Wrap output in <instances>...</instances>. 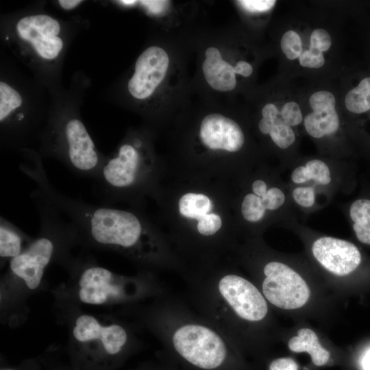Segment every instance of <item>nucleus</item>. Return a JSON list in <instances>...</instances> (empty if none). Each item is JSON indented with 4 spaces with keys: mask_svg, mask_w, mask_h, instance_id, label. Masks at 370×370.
I'll use <instances>...</instances> for the list:
<instances>
[{
    "mask_svg": "<svg viewBox=\"0 0 370 370\" xmlns=\"http://www.w3.org/2000/svg\"><path fill=\"white\" fill-rule=\"evenodd\" d=\"M16 27L18 36L30 43L36 53L45 60L55 59L63 48V41L58 36L60 25L49 15L25 16L18 21Z\"/></svg>",
    "mask_w": 370,
    "mask_h": 370,
    "instance_id": "nucleus-6",
    "label": "nucleus"
},
{
    "mask_svg": "<svg viewBox=\"0 0 370 370\" xmlns=\"http://www.w3.org/2000/svg\"><path fill=\"white\" fill-rule=\"evenodd\" d=\"M262 201L266 209L275 210L283 205L285 196L280 188L273 187L267 190L265 195L262 197Z\"/></svg>",
    "mask_w": 370,
    "mask_h": 370,
    "instance_id": "nucleus-29",
    "label": "nucleus"
},
{
    "mask_svg": "<svg viewBox=\"0 0 370 370\" xmlns=\"http://www.w3.org/2000/svg\"><path fill=\"white\" fill-rule=\"evenodd\" d=\"M269 134L273 142L281 149L289 147L295 140L291 127L279 117L273 121Z\"/></svg>",
    "mask_w": 370,
    "mask_h": 370,
    "instance_id": "nucleus-21",
    "label": "nucleus"
},
{
    "mask_svg": "<svg viewBox=\"0 0 370 370\" xmlns=\"http://www.w3.org/2000/svg\"><path fill=\"white\" fill-rule=\"evenodd\" d=\"M172 341L181 357L201 369H215L226 358L227 348L221 337L203 325L188 323L182 325L175 331Z\"/></svg>",
    "mask_w": 370,
    "mask_h": 370,
    "instance_id": "nucleus-3",
    "label": "nucleus"
},
{
    "mask_svg": "<svg viewBox=\"0 0 370 370\" xmlns=\"http://www.w3.org/2000/svg\"><path fill=\"white\" fill-rule=\"evenodd\" d=\"M252 190L254 195L262 198L267 191V184L262 180H257L252 184Z\"/></svg>",
    "mask_w": 370,
    "mask_h": 370,
    "instance_id": "nucleus-37",
    "label": "nucleus"
},
{
    "mask_svg": "<svg viewBox=\"0 0 370 370\" xmlns=\"http://www.w3.org/2000/svg\"><path fill=\"white\" fill-rule=\"evenodd\" d=\"M306 132L311 136L320 138L335 133L339 127V119L335 110L327 112H313L304 119Z\"/></svg>",
    "mask_w": 370,
    "mask_h": 370,
    "instance_id": "nucleus-14",
    "label": "nucleus"
},
{
    "mask_svg": "<svg viewBox=\"0 0 370 370\" xmlns=\"http://www.w3.org/2000/svg\"><path fill=\"white\" fill-rule=\"evenodd\" d=\"M100 339L108 354H116L126 343L127 333L121 326L113 324L103 327Z\"/></svg>",
    "mask_w": 370,
    "mask_h": 370,
    "instance_id": "nucleus-20",
    "label": "nucleus"
},
{
    "mask_svg": "<svg viewBox=\"0 0 370 370\" xmlns=\"http://www.w3.org/2000/svg\"><path fill=\"white\" fill-rule=\"evenodd\" d=\"M236 73L244 77H249L253 72L251 65L246 61H239L235 65Z\"/></svg>",
    "mask_w": 370,
    "mask_h": 370,
    "instance_id": "nucleus-36",
    "label": "nucleus"
},
{
    "mask_svg": "<svg viewBox=\"0 0 370 370\" xmlns=\"http://www.w3.org/2000/svg\"><path fill=\"white\" fill-rule=\"evenodd\" d=\"M22 104L19 92L5 82H0V121L5 125Z\"/></svg>",
    "mask_w": 370,
    "mask_h": 370,
    "instance_id": "nucleus-18",
    "label": "nucleus"
},
{
    "mask_svg": "<svg viewBox=\"0 0 370 370\" xmlns=\"http://www.w3.org/2000/svg\"><path fill=\"white\" fill-rule=\"evenodd\" d=\"M142 145L143 142L135 138L132 143L122 144L115 155L105 158L95 179L102 204L108 205L121 193L131 190L141 182L145 170L147 171L139 150Z\"/></svg>",
    "mask_w": 370,
    "mask_h": 370,
    "instance_id": "nucleus-2",
    "label": "nucleus"
},
{
    "mask_svg": "<svg viewBox=\"0 0 370 370\" xmlns=\"http://www.w3.org/2000/svg\"><path fill=\"white\" fill-rule=\"evenodd\" d=\"M205 56L202 71L206 82L216 90H232L236 85L235 67L225 61L214 47H208Z\"/></svg>",
    "mask_w": 370,
    "mask_h": 370,
    "instance_id": "nucleus-11",
    "label": "nucleus"
},
{
    "mask_svg": "<svg viewBox=\"0 0 370 370\" xmlns=\"http://www.w3.org/2000/svg\"><path fill=\"white\" fill-rule=\"evenodd\" d=\"M291 180L295 184H301L311 179L306 167L301 166L293 170L291 174Z\"/></svg>",
    "mask_w": 370,
    "mask_h": 370,
    "instance_id": "nucleus-34",
    "label": "nucleus"
},
{
    "mask_svg": "<svg viewBox=\"0 0 370 370\" xmlns=\"http://www.w3.org/2000/svg\"><path fill=\"white\" fill-rule=\"evenodd\" d=\"M312 252L322 267L338 276L351 273L361 262L360 252L354 244L330 236L314 241Z\"/></svg>",
    "mask_w": 370,
    "mask_h": 370,
    "instance_id": "nucleus-8",
    "label": "nucleus"
},
{
    "mask_svg": "<svg viewBox=\"0 0 370 370\" xmlns=\"http://www.w3.org/2000/svg\"><path fill=\"white\" fill-rule=\"evenodd\" d=\"M199 137L208 148L230 152L239 151L245 142L244 134L238 124L219 113L209 114L203 119Z\"/></svg>",
    "mask_w": 370,
    "mask_h": 370,
    "instance_id": "nucleus-9",
    "label": "nucleus"
},
{
    "mask_svg": "<svg viewBox=\"0 0 370 370\" xmlns=\"http://www.w3.org/2000/svg\"><path fill=\"white\" fill-rule=\"evenodd\" d=\"M297 336L290 338L288 343L289 349L293 352H307L316 366H323L330 360V352L319 343L316 333L310 328H301Z\"/></svg>",
    "mask_w": 370,
    "mask_h": 370,
    "instance_id": "nucleus-12",
    "label": "nucleus"
},
{
    "mask_svg": "<svg viewBox=\"0 0 370 370\" xmlns=\"http://www.w3.org/2000/svg\"><path fill=\"white\" fill-rule=\"evenodd\" d=\"M245 10L251 12H263L271 10L275 4V1L245 0L237 1Z\"/></svg>",
    "mask_w": 370,
    "mask_h": 370,
    "instance_id": "nucleus-32",
    "label": "nucleus"
},
{
    "mask_svg": "<svg viewBox=\"0 0 370 370\" xmlns=\"http://www.w3.org/2000/svg\"><path fill=\"white\" fill-rule=\"evenodd\" d=\"M349 216L354 222L353 230L358 241L370 245V199L354 201L349 208Z\"/></svg>",
    "mask_w": 370,
    "mask_h": 370,
    "instance_id": "nucleus-15",
    "label": "nucleus"
},
{
    "mask_svg": "<svg viewBox=\"0 0 370 370\" xmlns=\"http://www.w3.org/2000/svg\"><path fill=\"white\" fill-rule=\"evenodd\" d=\"M362 365L364 370H370V349L365 354L362 358Z\"/></svg>",
    "mask_w": 370,
    "mask_h": 370,
    "instance_id": "nucleus-40",
    "label": "nucleus"
},
{
    "mask_svg": "<svg viewBox=\"0 0 370 370\" xmlns=\"http://www.w3.org/2000/svg\"><path fill=\"white\" fill-rule=\"evenodd\" d=\"M212 209L210 199L204 194L188 193L179 200V210L181 214L188 219L197 221Z\"/></svg>",
    "mask_w": 370,
    "mask_h": 370,
    "instance_id": "nucleus-16",
    "label": "nucleus"
},
{
    "mask_svg": "<svg viewBox=\"0 0 370 370\" xmlns=\"http://www.w3.org/2000/svg\"><path fill=\"white\" fill-rule=\"evenodd\" d=\"M83 1L81 0H59L58 3L64 10H71L79 5Z\"/></svg>",
    "mask_w": 370,
    "mask_h": 370,
    "instance_id": "nucleus-39",
    "label": "nucleus"
},
{
    "mask_svg": "<svg viewBox=\"0 0 370 370\" xmlns=\"http://www.w3.org/2000/svg\"><path fill=\"white\" fill-rule=\"evenodd\" d=\"M345 103L353 113H362L370 110V77L360 81L359 84L346 95Z\"/></svg>",
    "mask_w": 370,
    "mask_h": 370,
    "instance_id": "nucleus-17",
    "label": "nucleus"
},
{
    "mask_svg": "<svg viewBox=\"0 0 370 370\" xmlns=\"http://www.w3.org/2000/svg\"><path fill=\"white\" fill-rule=\"evenodd\" d=\"M331 44L330 36L325 29H316L311 34L310 49L322 53L328 50Z\"/></svg>",
    "mask_w": 370,
    "mask_h": 370,
    "instance_id": "nucleus-28",
    "label": "nucleus"
},
{
    "mask_svg": "<svg viewBox=\"0 0 370 370\" xmlns=\"http://www.w3.org/2000/svg\"><path fill=\"white\" fill-rule=\"evenodd\" d=\"M262 198L252 193L247 194L241 205V213L243 218L250 222H256L262 219L265 214Z\"/></svg>",
    "mask_w": 370,
    "mask_h": 370,
    "instance_id": "nucleus-22",
    "label": "nucleus"
},
{
    "mask_svg": "<svg viewBox=\"0 0 370 370\" xmlns=\"http://www.w3.org/2000/svg\"><path fill=\"white\" fill-rule=\"evenodd\" d=\"M280 115L282 119L291 127L299 125L302 121L299 106L294 101L285 103L282 108Z\"/></svg>",
    "mask_w": 370,
    "mask_h": 370,
    "instance_id": "nucleus-27",
    "label": "nucleus"
},
{
    "mask_svg": "<svg viewBox=\"0 0 370 370\" xmlns=\"http://www.w3.org/2000/svg\"><path fill=\"white\" fill-rule=\"evenodd\" d=\"M269 370H298V366L291 358H280L271 362Z\"/></svg>",
    "mask_w": 370,
    "mask_h": 370,
    "instance_id": "nucleus-33",
    "label": "nucleus"
},
{
    "mask_svg": "<svg viewBox=\"0 0 370 370\" xmlns=\"http://www.w3.org/2000/svg\"><path fill=\"white\" fill-rule=\"evenodd\" d=\"M113 283V274L107 269L97 266L88 267L79 281V297L86 304H103L121 293L119 287Z\"/></svg>",
    "mask_w": 370,
    "mask_h": 370,
    "instance_id": "nucleus-10",
    "label": "nucleus"
},
{
    "mask_svg": "<svg viewBox=\"0 0 370 370\" xmlns=\"http://www.w3.org/2000/svg\"><path fill=\"white\" fill-rule=\"evenodd\" d=\"M218 288L222 297L241 319L256 322L266 317L268 306L264 297L244 278L226 275L219 280Z\"/></svg>",
    "mask_w": 370,
    "mask_h": 370,
    "instance_id": "nucleus-5",
    "label": "nucleus"
},
{
    "mask_svg": "<svg viewBox=\"0 0 370 370\" xmlns=\"http://www.w3.org/2000/svg\"><path fill=\"white\" fill-rule=\"evenodd\" d=\"M169 58L158 46L147 48L138 58L134 72L127 84L128 91L136 99L151 97L166 76Z\"/></svg>",
    "mask_w": 370,
    "mask_h": 370,
    "instance_id": "nucleus-7",
    "label": "nucleus"
},
{
    "mask_svg": "<svg viewBox=\"0 0 370 370\" xmlns=\"http://www.w3.org/2000/svg\"><path fill=\"white\" fill-rule=\"evenodd\" d=\"M292 195L294 201L302 207L309 208L314 203V190L312 187H297L293 190Z\"/></svg>",
    "mask_w": 370,
    "mask_h": 370,
    "instance_id": "nucleus-31",
    "label": "nucleus"
},
{
    "mask_svg": "<svg viewBox=\"0 0 370 370\" xmlns=\"http://www.w3.org/2000/svg\"><path fill=\"white\" fill-rule=\"evenodd\" d=\"M44 153L61 161L73 173L95 179L105 160L82 121L71 117L51 127L45 137Z\"/></svg>",
    "mask_w": 370,
    "mask_h": 370,
    "instance_id": "nucleus-1",
    "label": "nucleus"
},
{
    "mask_svg": "<svg viewBox=\"0 0 370 370\" xmlns=\"http://www.w3.org/2000/svg\"><path fill=\"white\" fill-rule=\"evenodd\" d=\"M103 327L95 317L81 315L75 321L73 333L77 341L87 342L100 338Z\"/></svg>",
    "mask_w": 370,
    "mask_h": 370,
    "instance_id": "nucleus-19",
    "label": "nucleus"
},
{
    "mask_svg": "<svg viewBox=\"0 0 370 370\" xmlns=\"http://www.w3.org/2000/svg\"><path fill=\"white\" fill-rule=\"evenodd\" d=\"M119 2H122L124 4H132V3H134L136 1H121Z\"/></svg>",
    "mask_w": 370,
    "mask_h": 370,
    "instance_id": "nucleus-41",
    "label": "nucleus"
},
{
    "mask_svg": "<svg viewBox=\"0 0 370 370\" xmlns=\"http://www.w3.org/2000/svg\"><path fill=\"white\" fill-rule=\"evenodd\" d=\"M309 103L313 112H327L335 110V98L332 93L326 90H321L313 93Z\"/></svg>",
    "mask_w": 370,
    "mask_h": 370,
    "instance_id": "nucleus-24",
    "label": "nucleus"
},
{
    "mask_svg": "<svg viewBox=\"0 0 370 370\" xmlns=\"http://www.w3.org/2000/svg\"><path fill=\"white\" fill-rule=\"evenodd\" d=\"M280 114L277 107L273 103L266 104L262 110V118L274 121L275 119L278 117V114Z\"/></svg>",
    "mask_w": 370,
    "mask_h": 370,
    "instance_id": "nucleus-35",
    "label": "nucleus"
},
{
    "mask_svg": "<svg viewBox=\"0 0 370 370\" xmlns=\"http://www.w3.org/2000/svg\"><path fill=\"white\" fill-rule=\"evenodd\" d=\"M273 121L262 118L258 123L260 131L264 134H269Z\"/></svg>",
    "mask_w": 370,
    "mask_h": 370,
    "instance_id": "nucleus-38",
    "label": "nucleus"
},
{
    "mask_svg": "<svg viewBox=\"0 0 370 370\" xmlns=\"http://www.w3.org/2000/svg\"><path fill=\"white\" fill-rule=\"evenodd\" d=\"M310 179L321 184L326 185L331 182L330 171L328 165L320 160H311L305 166Z\"/></svg>",
    "mask_w": 370,
    "mask_h": 370,
    "instance_id": "nucleus-25",
    "label": "nucleus"
},
{
    "mask_svg": "<svg viewBox=\"0 0 370 370\" xmlns=\"http://www.w3.org/2000/svg\"><path fill=\"white\" fill-rule=\"evenodd\" d=\"M29 239L18 227L5 217L0 218V256L10 258L21 254L28 246ZM29 245V244H27Z\"/></svg>",
    "mask_w": 370,
    "mask_h": 370,
    "instance_id": "nucleus-13",
    "label": "nucleus"
},
{
    "mask_svg": "<svg viewBox=\"0 0 370 370\" xmlns=\"http://www.w3.org/2000/svg\"><path fill=\"white\" fill-rule=\"evenodd\" d=\"M281 48L288 59L299 58L302 53V44L299 34L293 30L285 32L281 39Z\"/></svg>",
    "mask_w": 370,
    "mask_h": 370,
    "instance_id": "nucleus-23",
    "label": "nucleus"
},
{
    "mask_svg": "<svg viewBox=\"0 0 370 370\" xmlns=\"http://www.w3.org/2000/svg\"><path fill=\"white\" fill-rule=\"evenodd\" d=\"M221 217L216 214L209 213L198 220L197 230L203 236H212L219 231L221 227Z\"/></svg>",
    "mask_w": 370,
    "mask_h": 370,
    "instance_id": "nucleus-26",
    "label": "nucleus"
},
{
    "mask_svg": "<svg viewBox=\"0 0 370 370\" xmlns=\"http://www.w3.org/2000/svg\"><path fill=\"white\" fill-rule=\"evenodd\" d=\"M262 289L264 298L284 310H295L308 301L310 291L305 280L285 264L270 262L264 267Z\"/></svg>",
    "mask_w": 370,
    "mask_h": 370,
    "instance_id": "nucleus-4",
    "label": "nucleus"
},
{
    "mask_svg": "<svg viewBox=\"0 0 370 370\" xmlns=\"http://www.w3.org/2000/svg\"><path fill=\"white\" fill-rule=\"evenodd\" d=\"M299 60L302 66L308 68L317 69L322 66L325 62L323 53L311 49L302 51Z\"/></svg>",
    "mask_w": 370,
    "mask_h": 370,
    "instance_id": "nucleus-30",
    "label": "nucleus"
}]
</instances>
